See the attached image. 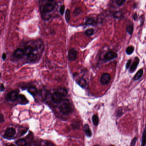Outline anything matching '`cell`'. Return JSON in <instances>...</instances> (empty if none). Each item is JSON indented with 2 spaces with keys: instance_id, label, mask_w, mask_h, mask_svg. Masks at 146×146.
Instances as JSON below:
<instances>
[{
  "instance_id": "484cf974",
  "label": "cell",
  "mask_w": 146,
  "mask_h": 146,
  "mask_svg": "<svg viewBox=\"0 0 146 146\" xmlns=\"http://www.w3.org/2000/svg\"><path fill=\"white\" fill-rule=\"evenodd\" d=\"M94 19L93 18H88L86 20V21L85 22V25H93L94 23Z\"/></svg>"
},
{
  "instance_id": "4fadbf2b",
  "label": "cell",
  "mask_w": 146,
  "mask_h": 146,
  "mask_svg": "<svg viewBox=\"0 0 146 146\" xmlns=\"http://www.w3.org/2000/svg\"><path fill=\"white\" fill-rule=\"evenodd\" d=\"M56 92L62 97H65L68 94V91L65 88H58Z\"/></svg>"
},
{
  "instance_id": "d6a6232c",
  "label": "cell",
  "mask_w": 146,
  "mask_h": 146,
  "mask_svg": "<svg viewBox=\"0 0 146 146\" xmlns=\"http://www.w3.org/2000/svg\"><path fill=\"white\" fill-rule=\"evenodd\" d=\"M5 90V87L3 84H1L0 85V91L1 92L4 91Z\"/></svg>"
},
{
  "instance_id": "f546056e",
  "label": "cell",
  "mask_w": 146,
  "mask_h": 146,
  "mask_svg": "<svg viewBox=\"0 0 146 146\" xmlns=\"http://www.w3.org/2000/svg\"><path fill=\"white\" fill-rule=\"evenodd\" d=\"M137 140V138L136 137H135L134 139L132 140V142L131 143L130 146H135Z\"/></svg>"
},
{
  "instance_id": "9a60e30c",
  "label": "cell",
  "mask_w": 146,
  "mask_h": 146,
  "mask_svg": "<svg viewBox=\"0 0 146 146\" xmlns=\"http://www.w3.org/2000/svg\"><path fill=\"white\" fill-rule=\"evenodd\" d=\"M23 50L24 51L25 55H26L27 56L31 53H33V49L30 46H25Z\"/></svg>"
},
{
  "instance_id": "8fae6325",
  "label": "cell",
  "mask_w": 146,
  "mask_h": 146,
  "mask_svg": "<svg viewBox=\"0 0 146 146\" xmlns=\"http://www.w3.org/2000/svg\"><path fill=\"white\" fill-rule=\"evenodd\" d=\"M139 63V58L137 57H136L135 59V61H134L133 63H132V65L130 67V72L132 73L134 72L136 70V69L137 67V66L138 65Z\"/></svg>"
},
{
  "instance_id": "9c48e42d",
  "label": "cell",
  "mask_w": 146,
  "mask_h": 146,
  "mask_svg": "<svg viewBox=\"0 0 146 146\" xmlns=\"http://www.w3.org/2000/svg\"><path fill=\"white\" fill-rule=\"evenodd\" d=\"M17 100L20 104L21 105H26L29 103V101L26 99L25 95L22 94L18 95V99Z\"/></svg>"
},
{
  "instance_id": "cb8c5ba5",
  "label": "cell",
  "mask_w": 146,
  "mask_h": 146,
  "mask_svg": "<svg viewBox=\"0 0 146 146\" xmlns=\"http://www.w3.org/2000/svg\"><path fill=\"white\" fill-rule=\"evenodd\" d=\"M94 30L92 28H90L86 30V31H85V34H86V35L88 36H91L93 35L94 34Z\"/></svg>"
},
{
  "instance_id": "3957f363",
  "label": "cell",
  "mask_w": 146,
  "mask_h": 146,
  "mask_svg": "<svg viewBox=\"0 0 146 146\" xmlns=\"http://www.w3.org/2000/svg\"><path fill=\"white\" fill-rule=\"evenodd\" d=\"M111 80V76L108 73H104L100 78V82L102 85H107Z\"/></svg>"
},
{
  "instance_id": "7c38bea8",
  "label": "cell",
  "mask_w": 146,
  "mask_h": 146,
  "mask_svg": "<svg viewBox=\"0 0 146 146\" xmlns=\"http://www.w3.org/2000/svg\"><path fill=\"white\" fill-rule=\"evenodd\" d=\"M83 129L86 136L88 137H91L92 136V131L91 130L90 127L88 124H85L83 127Z\"/></svg>"
},
{
  "instance_id": "4316f807",
  "label": "cell",
  "mask_w": 146,
  "mask_h": 146,
  "mask_svg": "<svg viewBox=\"0 0 146 146\" xmlns=\"http://www.w3.org/2000/svg\"><path fill=\"white\" fill-rule=\"evenodd\" d=\"M134 48L132 46H129L126 49V53L128 55H131L133 52Z\"/></svg>"
},
{
  "instance_id": "52a82bcc",
  "label": "cell",
  "mask_w": 146,
  "mask_h": 146,
  "mask_svg": "<svg viewBox=\"0 0 146 146\" xmlns=\"http://www.w3.org/2000/svg\"><path fill=\"white\" fill-rule=\"evenodd\" d=\"M118 57V55L113 51H109L104 55V59L106 61H109L116 58Z\"/></svg>"
},
{
  "instance_id": "d4e9b609",
  "label": "cell",
  "mask_w": 146,
  "mask_h": 146,
  "mask_svg": "<svg viewBox=\"0 0 146 146\" xmlns=\"http://www.w3.org/2000/svg\"><path fill=\"white\" fill-rule=\"evenodd\" d=\"M65 19L67 22H69L70 19V11L69 9H67L65 12Z\"/></svg>"
},
{
  "instance_id": "f1b7e54d",
  "label": "cell",
  "mask_w": 146,
  "mask_h": 146,
  "mask_svg": "<svg viewBox=\"0 0 146 146\" xmlns=\"http://www.w3.org/2000/svg\"><path fill=\"white\" fill-rule=\"evenodd\" d=\"M65 6L62 5L61 6V7H60V14L61 15H63L65 12Z\"/></svg>"
},
{
  "instance_id": "277c9868",
  "label": "cell",
  "mask_w": 146,
  "mask_h": 146,
  "mask_svg": "<svg viewBox=\"0 0 146 146\" xmlns=\"http://www.w3.org/2000/svg\"><path fill=\"white\" fill-rule=\"evenodd\" d=\"M51 99L53 102L57 104H60L62 102V97L59 95L56 92H54L52 94Z\"/></svg>"
},
{
  "instance_id": "4dcf8cb0",
  "label": "cell",
  "mask_w": 146,
  "mask_h": 146,
  "mask_svg": "<svg viewBox=\"0 0 146 146\" xmlns=\"http://www.w3.org/2000/svg\"><path fill=\"white\" fill-rule=\"evenodd\" d=\"M4 121V115L1 113H0V123H2Z\"/></svg>"
},
{
  "instance_id": "8d00e7d4",
  "label": "cell",
  "mask_w": 146,
  "mask_h": 146,
  "mask_svg": "<svg viewBox=\"0 0 146 146\" xmlns=\"http://www.w3.org/2000/svg\"><path fill=\"white\" fill-rule=\"evenodd\" d=\"M94 146H100V145H99L98 144H95Z\"/></svg>"
},
{
  "instance_id": "5b68a950",
  "label": "cell",
  "mask_w": 146,
  "mask_h": 146,
  "mask_svg": "<svg viewBox=\"0 0 146 146\" xmlns=\"http://www.w3.org/2000/svg\"><path fill=\"white\" fill-rule=\"evenodd\" d=\"M77 52L74 49H72L69 50L68 53V58L70 61H74L77 57Z\"/></svg>"
},
{
  "instance_id": "603a6c76",
  "label": "cell",
  "mask_w": 146,
  "mask_h": 146,
  "mask_svg": "<svg viewBox=\"0 0 146 146\" xmlns=\"http://www.w3.org/2000/svg\"><path fill=\"white\" fill-rule=\"evenodd\" d=\"M133 29H134L133 25L132 24H131V25H129L128 26H127L126 30L129 34L130 35H132L133 33Z\"/></svg>"
},
{
  "instance_id": "836d02e7",
  "label": "cell",
  "mask_w": 146,
  "mask_h": 146,
  "mask_svg": "<svg viewBox=\"0 0 146 146\" xmlns=\"http://www.w3.org/2000/svg\"><path fill=\"white\" fill-rule=\"evenodd\" d=\"M6 58H7V55H6V54L5 53H3L2 54V59H3V60H5L6 59Z\"/></svg>"
},
{
  "instance_id": "e0dca14e",
  "label": "cell",
  "mask_w": 146,
  "mask_h": 146,
  "mask_svg": "<svg viewBox=\"0 0 146 146\" xmlns=\"http://www.w3.org/2000/svg\"><path fill=\"white\" fill-rule=\"evenodd\" d=\"M37 55L33 52L27 56V59L29 61L31 62L35 61L37 59Z\"/></svg>"
},
{
  "instance_id": "2e32d148",
  "label": "cell",
  "mask_w": 146,
  "mask_h": 146,
  "mask_svg": "<svg viewBox=\"0 0 146 146\" xmlns=\"http://www.w3.org/2000/svg\"><path fill=\"white\" fill-rule=\"evenodd\" d=\"M143 74V70L142 69H140L139 70L137 71V72L136 73L135 76H134L133 79L135 81L138 80L142 76Z\"/></svg>"
},
{
  "instance_id": "e575fe53",
  "label": "cell",
  "mask_w": 146,
  "mask_h": 146,
  "mask_svg": "<svg viewBox=\"0 0 146 146\" xmlns=\"http://www.w3.org/2000/svg\"><path fill=\"white\" fill-rule=\"evenodd\" d=\"M137 18V14L136 13H135V14L133 15V19L134 20H136Z\"/></svg>"
},
{
  "instance_id": "f35d334b",
  "label": "cell",
  "mask_w": 146,
  "mask_h": 146,
  "mask_svg": "<svg viewBox=\"0 0 146 146\" xmlns=\"http://www.w3.org/2000/svg\"><path fill=\"white\" fill-rule=\"evenodd\" d=\"M114 146V145H110V146Z\"/></svg>"
},
{
  "instance_id": "d6986e66",
  "label": "cell",
  "mask_w": 146,
  "mask_h": 146,
  "mask_svg": "<svg viewBox=\"0 0 146 146\" xmlns=\"http://www.w3.org/2000/svg\"><path fill=\"white\" fill-rule=\"evenodd\" d=\"M16 143L18 146H26L27 144L26 141L23 138L18 140L16 142Z\"/></svg>"
},
{
  "instance_id": "d590c367",
  "label": "cell",
  "mask_w": 146,
  "mask_h": 146,
  "mask_svg": "<svg viewBox=\"0 0 146 146\" xmlns=\"http://www.w3.org/2000/svg\"><path fill=\"white\" fill-rule=\"evenodd\" d=\"M1 73L0 72V79H1Z\"/></svg>"
},
{
  "instance_id": "7a4b0ae2",
  "label": "cell",
  "mask_w": 146,
  "mask_h": 146,
  "mask_svg": "<svg viewBox=\"0 0 146 146\" xmlns=\"http://www.w3.org/2000/svg\"><path fill=\"white\" fill-rule=\"evenodd\" d=\"M16 134V131L13 128H9L6 130L3 137L5 138L11 139L14 137Z\"/></svg>"
},
{
  "instance_id": "5bb4252c",
  "label": "cell",
  "mask_w": 146,
  "mask_h": 146,
  "mask_svg": "<svg viewBox=\"0 0 146 146\" xmlns=\"http://www.w3.org/2000/svg\"><path fill=\"white\" fill-rule=\"evenodd\" d=\"M28 92L31 95L35 97L38 94V90L34 86H30L28 88Z\"/></svg>"
},
{
  "instance_id": "6da1fadb",
  "label": "cell",
  "mask_w": 146,
  "mask_h": 146,
  "mask_svg": "<svg viewBox=\"0 0 146 146\" xmlns=\"http://www.w3.org/2000/svg\"><path fill=\"white\" fill-rule=\"evenodd\" d=\"M59 109L62 114L68 115L72 111L71 105L69 102H65L60 105L59 106Z\"/></svg>"
},
{
  "instance_id": "ffe728a7",
  "label": "cell",
  "mask_w": 146,
  "mask_h": 146,
  "mask_svg": "<svg viewBox=\"0 0 146 146\" xmlns=\"http://www.w3.org/2000/svg\"><path fill=\"white\" fill-rule=\"evenodd\" d=\"M113 16L114 18H116V19H120V18L123 17V13L121 11H116L114 13Z\"/></svg>"
},
{
  "instance_id": "ba28073f",
  "label": "cell",
  "mask_w": 146,
  "mask_h": 146,
  "mask_svg": "<svg viewBox=\"0 0 146 146\" xmlns=\"http://www.w3.org/2000/svg\"><path fill=\"white\" fill-rule=\"evenodd\" d=\"M18 96V94L17 92L16 91H12L8 94L7 98L9 101L11 102H14L17 100Z\"/></svg>"
},
{
  "instance_id": "ac0fdd59",
  "label": "cell",
  "mask_w": 146,
  "mask_h": 146,
  "mask_svg": "<svg viewBox=\"0 0 146 146\" xmlns=\"http://www.w3.org/2000/svg\"><path fill=\"white\" fill-rule=\"evenodd\" d=\"M77 83L79 86L81 87L82 88H84L86 85V81L84 78H80L77 81Z\"/></svg>"
},
{
  "instance_id": "30bf717a",
  "label": "cell",
  "mask_w": 146,
  "mask_h": 146,
  "mask_svg": "<svg viewBox=\"0 0 146 146\" xmlns=\"http://www.w3.org/2000/svg\"><path fill=\"white\" fill-rule=\"evenodd\" d=\"M25 55L24 51L23 49L20 48H18L16 49L14 53V56L17 58H21Z\"/></svg>"
},
{
  "instance_id": "1f68e13d",
  "label": "cell",
  "mask_w": 146,
  "mask_h": 146,
  "mask_svg": "<svg viewBox=\"0 0 146 146\" xmlns=\"http://www.w3.org/2000/svg\"><path fill=\"white\" fill-rule=\"evenodd\" d=\"M131 63V60H129L128 62H127V64H126V69H128L130 67V64Z\"/></svg>"
},
{
  "instance_id": "7402d4cb",
  "label": "cell",
  "mask_w": 146,
  "mask_h": 146,
  "mask_svg": "<svg viewBox=\"0 0 146 146\" xmlns=\"http://www.w3.org/2000/svg\"><path fill=\"white\" fill-rule=\"evenodd\" d=\"M92 122H93L94 125L95 126H97V125H98L99 118L97 115H94L93 116H92Z\"/></svg>"
},
{
  "instance_id": "44dd1931",
  "label": "cell",
  "mask_w": 146,
  "mask_h": 146,
  "mask_svg": "<svg viewBox=\"0 0 146 146\" xmlns=\"http://www.w3.org/2000/svg\"><path fill=\"white\" fill-rule=\"evenodd\" d=\"M141 146H145L146 144V127L144 128L143 134L142 139Z\"/></svg>"
},
{
  "instance_id": "83f0119b",
  "label": "cell",
  "mask_w": 146,
  "mask_h": 146,
  "mask_svg": "<svg viewBox=\"0 0 146 146\" xmlns=\"http://www.w3.org/2000/svg\"><path fill=\"white\" fill-rule=\"evenodd\" d=\"M125 2H126V0H116L115 1L116 5L119 7L121 6Z\"/></svg>"
},
{
  "instance_id": "74e56055",
  "label": "cell",
  "mask_w": 146,
  "mask_h": 146,
  "mask_svg": "<svg viewBox=\"0 0 146 146\" xmlns=\"http://www.w3.org/2000/svg\"><path fill=\"white\" fill-rule=\"evenodd\" d=\"M9 146H15L14 145H13V144H11L10 145H9Z\"/></svg>"
},
{
  "instance_id": "8992f818",
  "label": "cell",
  "mask_w": 146,
  "mask_h": 146,
  "mask_svg": "<svg viewBox=\"0 0 146 146\" xmlns=\"http://www.w3.org/2000/svg\"><path fill=\"white\" fill-rule=\"evenodd\" d=\"M54 9V6L52 4L50 3H48L44 4L43 6L42 10L44 13H49V12H52Z\"/></svg>"
}]
</instances>
